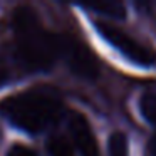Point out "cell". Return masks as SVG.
<instances>
[{"label":"cell","mask_w":156,"mask_h":156,"mask_svg":"<svg viewBox=\"0 0 156 156\" xmlns=\"http://www.w3.org/2000/svg\"><path fill=\"white\" fill-rule=\"evenodd\" d=\"M7 156H37L30 148L27 146H22V144H14L10 149H9Z\"/></svg>","instance_id":"obj_10"},{"label":"cell","mask_w":156,"mask_h":156,"mask_svg":"<svg viewBox=\"0 0 156 156\" xmlns=\"http://www.w3.org/2000/svg\"><path fill=\"white\" fill-rule=\"evenodd\" d=\"M5 77H7V72H5L4 69L0 67V84H2V82L5 81Z\"/></svg>","instance_id":"obj_12"},{"label":"cell","mask_w":156,"mask_h":156,"mask_svg":"<svg viewBox=\"0 0 156 156\" xmlns=\"http://www.w3.org/2000/svg\"><path fill=\"white\" fill-rule=\"evenodd\" d=\"M149 154L156 156V136H153V139L149 141Z\"/></svg>","instance_id":"obj_11"},{"label":"cell","mask_w":156,"mask_h":156,"mask_svg":"<svg viewBox=\"0 0 156 156\" xmlns=\"http://www.w3.org/2000/svg\"><path fill=\"white\" fill-rule=\"evenodd\" d=\"M139 111H141L143 118L156 128V94H153V92L143 94L139 99Z\"/></svg>","instance_id":"obj_7"},{"label":"cell","mask_w":156,"mask_h":156,"mask_svg":"<svg viewBox=\"0 0 156 156\" xmlns=\"http://www.w3.org/2000/svg\"><path fill=\"white\" fill-rule=\"evenodd\" d=\"M62 59L69 64V69L79 77L94 81L99 76V64L94 54L84 44H81L72 37H69Z\"/></svg>","instance_id":"obj_4"},{"label":"cell","mask_w":156,"mask_h":156,"mask_svg":"<svg viewBox=\"0 0 156 156\" xmlns=\"http://www.w3.org/2000/svg\"><path fill=\"white\" fill-rule=\"evenodd\" d=\"M0 112L27 133L47 131L64 112L61 99L47 91H24L0 102Z\"/></svg>","instance_id":"obj_2"},{"label":"cell","mask_w":156,"mask_h":156,"mask_svg":"<svg viewBox=\"0 0 156 156\" xmlns=\"http://www.w3.org/2000/svg\"><path fill=\"white\" fill-rule=\"evenodd\" d=\"M49 156H74L72 146L64 136H52L47 141Z\"/></svg>","instance_id":"obj_8"},{"label":"cell","mask_w":156,"mask_h":156,"mask_svg":"<svg viewBox=\"0 0 156 156\" xmlns=\"http://www.w3.org/2000/svg\"><path fill=\"white\" fill-rule=\"evenodd\" d=\"M109 156H128V138L124 133L114 131L108 141Z\"/></svg>","instance_id":"obj_9"},{"label":"cell","mask_w":156,"mask_h":156,"mask_svg":"<svg viewBox=\"0 0 156 156\" xmlns=\"http://www.w3.org/2000/svg\"><path fill=\"white\" fill-rule=\"evenodd\" d=\"M86 9L96 12V14H102L112 19H124L126 17V9L122 4L118 2H102V4H87L84 5Z\"/></svg>","instance_id":"obj_6"},{"label":"cell","mask_w":156,"mask_h":156,"mask_svg":"<svg viewBox=\"0 0 156 156\" xmlns=\"http://www.w3.org/2000/svg\"><path fill=\"white\" fill-rule=\"evenodd\" d=\"M17 59L32 71H47L62 59L69 35L44 30L37 14L30 7H20L14 14Z\"/></svg>","instance_id":"obj_1"},{"label":"cell","mask_w":156,"mask_h":156,"mask_svg":"<svg viewBox=\"0 0 156 156\" xmlns=\"http://www.w3.org/2000/svg\"><path fill=\"white\" fill-rule=\"evenodd\" d=\"M96 30L109 45H112L118 52H121L133 64L144 69L156 66V52L151 47L138 42L129 34L122 32L121 29L114 27L111 24H106V22H96Z\"/></svg>","instance_id":"obj_3"},{"label":"cell","mask_w":156,"mask_h":156,"mask_svg":"<svg viewBox=\"0 0 156 156\" xmlns=\"http://www.w3.org/2000/svg\"><path fill=\"white\" fill-rule=\"evenodd\" d=\"M69 131L81 156H101L98 139L86 116H82L81 112H72L69 118Z\"/></svg>","instance_id":"obj_5"}]
</instances>
